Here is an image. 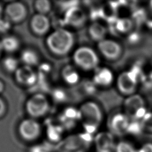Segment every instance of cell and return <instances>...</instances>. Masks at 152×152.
I'll return each mask as SVG.
<instances>
[{
  "label": "cell",
  "mask_w": 152,
  "mask_h": 152,
  "mask_svg": "<svg viewBox=\"0 0 152 152\" xmlns=\"http://www.w3.org/2000/svg\"><path fill=\"white\" fill-rule=\"evenodd\" d=\"M137 152H152V143L146 142L142 144L137 149Z\"/></svg>",
  "instance_id": "836d02e7"
},
{
  "label": "cell",
  "mask_w": 152,
  "mask_h": 152,
  "mask_svg": "<svg viewBox=\"0 0 152 152\" xmlns=\"http://www.w3.org/2000/svg\"><path fill=\"white\" fill-rule=\"evenodd\" d=\"M144 102L142 97L138 94H134L127 98L125 102L124 105L126 110L129 114L134 116L135 112L139 108L143 107Z\"/></svg>",
  "instance_id": "ac0fdd59"
},
{
  "label": "cell",
  "mask_w": 152,
  "mask_h": 152,
  "mask_svg": "<svg viewBox=\"0 0 152 152\" xmlns=\"http://www.w3.org/2000/svg\"><path fill=\"white\" fill-rule=\"evenodd\" d=\"M15 74V79L21 86L32 87L36 84L39 76L33 67L26 65L20 66Z\"/></svg>",
  "instance_id": "ba28073f"
},
{
  "label": "cell",
  "mask_w": 152,
  "mask_h": 152,
  "mask_svg": "<svg viewBox=\"0 0 152 152\" xmlns=\"http://www.w3.org/2000/svg\"><path fill=\"white\" fill-rule=\"evenodd\" d=\"M140 38V37L139 34L138 33L134 32V33H131L129 35L128 40L130 43L134 44V43H137L138 42Z\"/></svg>",
  "instance_id": "e575fe53"
},
{
  "label": "cell",
  "mask_w": 152,
  "mask_h": 152,
  "mask_svg": "<svg viewBox=\"0 0 152 152\" xmlns=\"http://www.w3.org/2000/svg\"><path fill=\"white\" fill-rule=\"evenodd\" d=\"M96 152H115L116 143L110 132L98 133L94 138Z\"/></svg>",
  "instance_id": "9c48e42d"
},
{
  "label": "cell",
  "mask_w": 152,
  "mask_h": 152,
  "mask_svg": "<svg viewBox=\"0 0 152 152\" xmlns=\"http://www.w3.org/2000/svg\"><path fill=\"white\" fill-rule=\"evenodd\" d=\"M28 152H53V148L49 143H36L29 148Z\"/></svg>",
  "instance_id": "484cf974"
},
{
  "label": "cell",
  "mask_w": 152,
  "mask_h": 152,
  "mask_svg": "<svg viewBox=\"0 0 152 152\" xmlns=\"http://www.w3.org/2000/svg\"><path fill=\"white\" fill-rule=\"evenodd\" d=\"M72 61L77 68L86 71L95 70L99 63V58L95 50L86 46H80L74 51Z\"/></svg>",
  "instance_id": "3957f363"
},
{
  "label": "cell",
  "mask_w": 152,
  "mask_h": 152,
  "mask_svg": "<svg viewBox=\"0 0 152 152\" xmlns=\"http://www.w3.org/2000/svg\"><path fill=\"white\" fill-rule=\"evenodd\" d=\"M63 20L66 26L78 28L83 27L85 24L87 15L83 9L79 6H77L65 12Z\"/></svg>",
  "instance_id": "52a82bcc"
},
{
  "label": "cell",
  "mask_w": 152,
  "mask_h": 152,
  "mask_svg": "<svg viewBox=\"0 0 152 152\" xmlns=\"http://www.w3.org/2000/svg\"><path fill=\"white\" fill-rule=\"evenodd\" d=\"M62 118L64 121L66 123L73 122L77 119H81V115L78 109L74 108L72 107H69L66 108L62 113Z\"/></svg>",
  "instance_id": "7402d4cb"
},
{
  "label": "cell",
  "mask_w": 152,
  "mask_h": 152,
  "mask_svg": "<svg viewBox=\"0 0 152 152\" xmlns=\"http://www.w3.org/2000/svg\"><path fill=\"white\" fill-rule=\"evenodd\" d=\"M3 51L8 53H13L17 51L20 46L19 39L14 35L4 36L0 41Z\"/></svg>",
  "instance_id": "e0dca14e"
},
{
  "label": "cell",
  "mask_w": 152,
  "mask_h": 152,
  "mask_svg": "<svg viewBox=\"0 0 152 152\" xmlns=\"http://www.w3.org/2000/svg\"><path fill=\"white\" fill-rule=\"evenodd\" d=\"M59 5L61 8V10H62L64 12L65 11H66L67 10L77 7V6H79L78 1H60L59 2Z\"/></svg>",
  "instance_id": "4dcf8cb0"
},
{
  "label": "cell",
  "mask_w": 152,
  "mask_h": 152,
  "mask_svg": "<svg viewBox=\"0 0 152 152\" xmlns=\"http://www.w3.org/2000/svg\"><path fill=\"white\" fill-rule=\"evenodd\" d=\"M141 123L144 129L152 132V113H147Z\"/></svg>",
  "instance_id": "f546056e"
},
{
  "label": "cell",
  "mask_w": 152,
  "mask_h": 152,
  "mask_svg": "<svg viewBox=\"0 0 152 152\" xmlns=\"http://www.w3.org/2000/svg\"><path fill=\"white\" fill-rule=\"evenodd\" d=\"M5 89V84L4 83V82L0 80V94L2 93Z\"/></svg>",
  "instance_id": "8d00e7d4"
},
{
  "label": "cell",
  "mask_w": 152,
  "mask_h": 152,
  "mask_svg": "<svg viewBox=\"0 0 152 152\" xmlns=\"http://www.w3.org/2000/svg\"><path fill=\"white\" fill-rule=\"evenodd\" d=\"M147 26L150 28H152V20H150L147 22Z\"/></svg>",
  "instance_id": "74e56055"
},
{
  "label": "cell",
  "mask_w": 152,
  "mask_h": 152,
  "mask_svg": "<svg viewBox=\"0 0 152 152\" xmlns=\"http://www.w3.org/2000/svg\"><path fill=\"white\" fill-rule=\"evenodd\" d=\"M143 126L142 123H140L137 121H132L129 122L127 133L132 134V135H138L141 133L142 130L143 129Z\"/></svg>",
  "instance_id": "4316f807"
},
{
  "label": "cell",
  "mask_w": 152,
  "mask_h": 152,
  "mask_svg": "<svg viewBox=\"0 0 152 152\" xmlns=\"http://www.w3.org/2000/svg\"><path fill=\"white\" fill-rule=\"evenodd\" d=\"M132 18L137 24H141L146 19V13L143 9L135 10L132 14Z\"/></svg>",
  "instance_id": "f1b7e54d"
},
{
  "label": "cell",
  "mask_w": 152,
  "mask_h": 152,
  "mask_svg": "<svg viewBox=\"0 0 152 152\" xmlns=\"http://www.w3.org/2000/svg\"><path fill=\"white\" fill-rule=\"evenodd\" d=\"M7 110V105L4 100L3 99H2L0 97V118L3 116Z\"/></svg>",
  "instance_id": "d590c367"
},
{
  "label": "cell",
  "mask_w": 152,
  "mask_h": 152,
  "mask_svg": "<svg viewBox=\"0 0 152 152\" xmlns=\"http://www.w3.org/2000/svg\"><path fill=\"white\" fill-rule=\"evenodd\" d=\"M25 107L30 118L36 119L43 117L48 113L50 103L44 94L37 93L29 97L26 103Z\"/></svg>",
  "instance_id": "277c9868"
},
{
  "label": "cell",
  "mask_w": 152,
  "mask_h": 152,
  "mask_svg": "<svg viewBox=\"0 0 152 152\" xmlns=\"http://www.w3.org/2000/svg\"><path fill=\"white\" fill-rule=\"evenodd\" d=\"M5 18L11 23H20L27 17L28 11L26 6L19 1H14L7 4L4 9Z\"/></svg>",
  "instance_id": "8992f818"
},
{
  "label": "cell",
  "mask_w": 152,
  "mask_h": 152,
  "mask_svg": "<svg viewBox=\"0 0 152 152\" xmlns=\"http://www.w3.org/2000/svg\"><path fill=\"white\" fill-rule=\"evenodd\" d=\"M115 152H137V149L129 142L121 141L116 144Z\"/></svg>",
  "instance_id": "d4e9b609"
},
{
  "label": "cell",
  "mask_w": 152,
  "mask_h": 152,
  "mask_svg": "<svg viewBox=\"0 0 152 152\" xmlns=\"http://www.w3.org/2000/svg\"><path fill=\"white\" fill-rule=\"evenodd\" d=\"M46 44L52 53L62 56L71 51L75 44V37L70 30L59 27L48 35Z\"/></svg>",
  "instance_id": "6da1fadb"
},
{
  "label": "cell",
  "mask_w": 152,
  "mask_h": 152,
  "mask_svg": "<svg viewBox=\"0 0 152 152\" xmlns=\"http://www.w3.org/2000/svg\"><path fill=\"white\" fill-rule=\"evenodd\" d=\"M63 128L60 125H50L47 129V136L52 142H58L62 138Z\"/></svg>",
  "instance_id": "44dd1931"
},
{
  "label": "cell",
  "mask_w": 152,
  "mask_h": 152,
  "mask_svg": "<svg viewBox=\"0 0 152 152\" xmlns=\"http://www.w3.org/2000/svg\"><path fill=\"white\" fill-rule=\"evenodd\" d=\"M11 23L7 19L0 18V33H7L11 28Z\"/></svg>",
  "instance_id": "1f68e13d"
},
{
  "label": "cell",
  "mask_w": 152,
  "mask_h": 152,
  "mask_svg": "<svg viewBox=\"0 0 152 152\" xmlns=\"http://www.w3.org/2000/svg\"><path fill=\"white\" fill-rule=\"evenodd\" d=\"M34 7L37 13L46 15L52 9V4L48 0H37L35 1Z\"/></svg>",
  "instance_id": "cb8c5ba5"
},
{
  "label": "cell",
  "mask_w": 152,
  "mask_h": 152,
  "mask_svg": "<svg viewBox=\"0 0 152 152\" xmlns=\"http://www.w3.org/2000/svg\"><path fill=\"white\" fill-rule=\"evenodd\" d=\"M129 124V119L126 115L122 113L115 114L109 122L110 132L113 135H123L127 133Z\"/></svg>",
  "instance_id": "30bf717a"
},
{
  "label": "cell",
  "mask_w": 152,
  "mask_h": 152,
  "mask_svg": "<svg viewBox=\"0 0 152 152\" xmlns=\"http://www.w3.org/2000/svg\"><path fill=\"white\" fill-rule=\"evenodd\" d=\"M61 77L64 82L69 85L74 86L80 81V75L76 66L66 65L62 70Z\"/></svg>",
  "instance_id": "9a60e30c"
},
{
  "label": "cell",
  "mask_w": 152,
  "mask_h": 152,
  "mask_svg": "<svg viewBox=\"0 0 152 152\" xmlns=\"http://www.w3.org/2000/svg\"><path fill=\"white\" fill-rule=\"evenodd\" d=\"M117 86L119 90L125 95L132 94L136 88V83L131 80L127 72H123L119 76L117 81Z\"/></svg>",
  "instance_id": "5bb4252c"
},
{
  "label": "cell",
  "mask_w": 152,
  "mask_h": 152,
  "mask_svg": "<svg viewBox=\"0 0 152 152\" xmlns=\"http://www.w3.org/2000/svg\"><path fill=\"white\" fill-rule=\"evenodd\" d=\"M3 11H4V10H3V7H2V5H1V3H0V18H1V15H2V14Z\"/></svg>",
  "instance_id": "f35d334b"
},
{
  "label": "cell",
  "mask_w": 152,
  "mask_h": 152,
  "mask_svg": "<svg viewBox=\"0 0 152 152\" xmlns=\"http://www.w3.org/2000/svg\"><path fill=\"white\" fill-rule=\"evenodd\" d=\"M42 132V129L40 123L31 118L23 119L18 126L20 137L27 142H35L40 137Z\"/></svg>",
  "instance_id": "5b68a950"
},
{
  "label": "cell",
  "mask_w": 152,
  "mask_h": 152,
  "mask_svg": "<svg viewBox=\"0 0 152 152\" xmlns=\"http://www.w3.org/2000/svg\"><path fill=\"white\" fill-rule=\"evenodd\" d=\"M53 99L56 102L61 103L66 100V93L64 90L59 88H56L52 91V93Z\"/></svg>",
  "instance_id": "83f0119b"
},
{
  "label": "cell",
  "mask_w": 152,
  "mask_h": 152,
  "mask_svg": "<svg viewBox=\"0 0 152 152\" xmlns=\"http://www.w3.org/2000/svg\"><path fill=\"white\" fill-rule=\"evenodd\" d=\"M30 27L34 34L38 36L45 35L50 30V20L46 15L37 13L30 20Z\"/></svg>",
  "instance_id": "7c38bea8"
},
{
  "label": "cell",
  "mask_w": 152,
  "mask_h": 152,
  "mask_svg": "<svg viewBox=\"0 0 152 152\" xmlns=\"http://www.w3.org/2000/svg\"><path fill=\"white\" fill-rule=\"evenodd\" d=\"M79 110L85 132L92 135L96 132L102 120V112L99 106L93 102H86L82 104Z\"/></svg>",
  "instance_id": "7a4b0ae2"
},
{
  "label": "cell",
  "mask_w": 152,
  "mask_h": 152,
  "mask_svg": "<svg viewBox=\"0 0 152 152\" xmlns=\"http://www.w3.org/2000/svg\"><path fill=\"white\" fill-rule=\"evenodd\" d=\"M113 81V75L112 72L106 68H99L95 69L93 78V82L96 86H107Z\"/></svg>",
  "instance_id": "4fadbf2b"
},
{
  "label": "cell",
  "mask_w": 152,
  "mask_h": 152,
  "mask_svg": "<svg viewBox=\"0 0 152 152\" xmlns=\"http://www.w3.org/2000/svg\"><path fill=\"white\" fill-rule=\"evenodd\" d=\"M150 7H151V8L152 9V1H150Z\"/></svg>",
  "instance_id": "60d3db41"
},
{
  "label": "cell",
  "mask_w": 152,
  "mask_h": 152,
  "mask_svg": "<svg viewBox=\"0 0 152 152\" xmlns=\"http://www.w3.org/2000/svg\"><path fill=\"white\" fill-rule=\"evenodd\" d=\"M115 26L116 31L122 33H127L132 28L133 23L129 18L118 19Z\"/></svg>",
  "instance_id": "603a6c76"
},
{
  "label": "cell",
  "mask_w": 152,
  "mask_h": 152,
  "mask_svg": "<svg viewBox=\"0 0 152 152\" xmlns=\"http://www.w3.org/2000/svg\"><path fill=\"white\" fill-rule=\"evenodd\" d=\"M2 65L5 71L10 73H15L20 67L18 59L12 56H8L4 58Z\"/></svg>",
  "instance_id": "ffe728a7"
},
{
  "label": "cell",
  "mask_w": 152,
  "mask_h": 152,
  "mask_svg": "<svg viewBox=\"0 0 152 152\" xmlns=\"http://www.w3.org/2000/svg\"><path fill=\"white\" fill-rule=\"evenodd\" d=\"M88 31L91 39L99 42L104 40L106 33V28L97 22L92 23L89 26Z\"/></svg>",
  "instance_id": "d6986e66"
},
{
  "label": "cell",
  "mask_w": 152,
  "mask_h": 152,
  "mask_svg": "<svg viewBox=\"0 0 152 152\" xmlns=\"http://www.w3.org/2000/svg\"><path fill=\"white\" fill-rule=\"evenodd\" d=\"M20 60L24 64V65L33 67L38 64L39 56L35 50L31 48H26L21 51Z\"/></svg>",
  "instance_id": "2e32d148"
},
{
  "label": "cell",
  "mask_w": 152,
  "mask_h": 152,
  "mask_svg": "<svg viewBox=\"0 0 152 152\" xmlns=\"http://www.w3.org/2000/svg\"><path fill=\"white\" fill-rule=\"evenodd\" d=\"M3 50H2V46H1V42H0V57L2 55V52Z\"/></svg>",
  "instance_id": "ab89813d"
},
{
  "label": "cell",
  "mask_w": 152,
  "mask_h": 152,
  "mask_svg": "<svg viewBox=\"0 0 152 152\" xmlns=\"http://www.w3.org/2000/svg\"><path fill=\"white\" fill-rule=\"evenodd\" d=\"M146 109L143 106L136 110L135 112L133 117L135 119H143L144 116L146 114Z\"/></svg>",
  "instance_id": "d6a6232c"
},
{
  "label": "cell",
  "mask_w": 152,
  "mask_h": 152,
  "mask_svg": "<svg viewBox=\"0 0 152 152\" xmlns=\"http://www.w3.org/2000/svg\"><path fill=\"white\" fill-rule=\"evenodd\" d=\"M97 46L100 53L109 60L117 59L122 52L120 45L112 40L104 39L98 43Z\"/></svg>",
  "instance_id": "8fae6325"
}]
</instances>
